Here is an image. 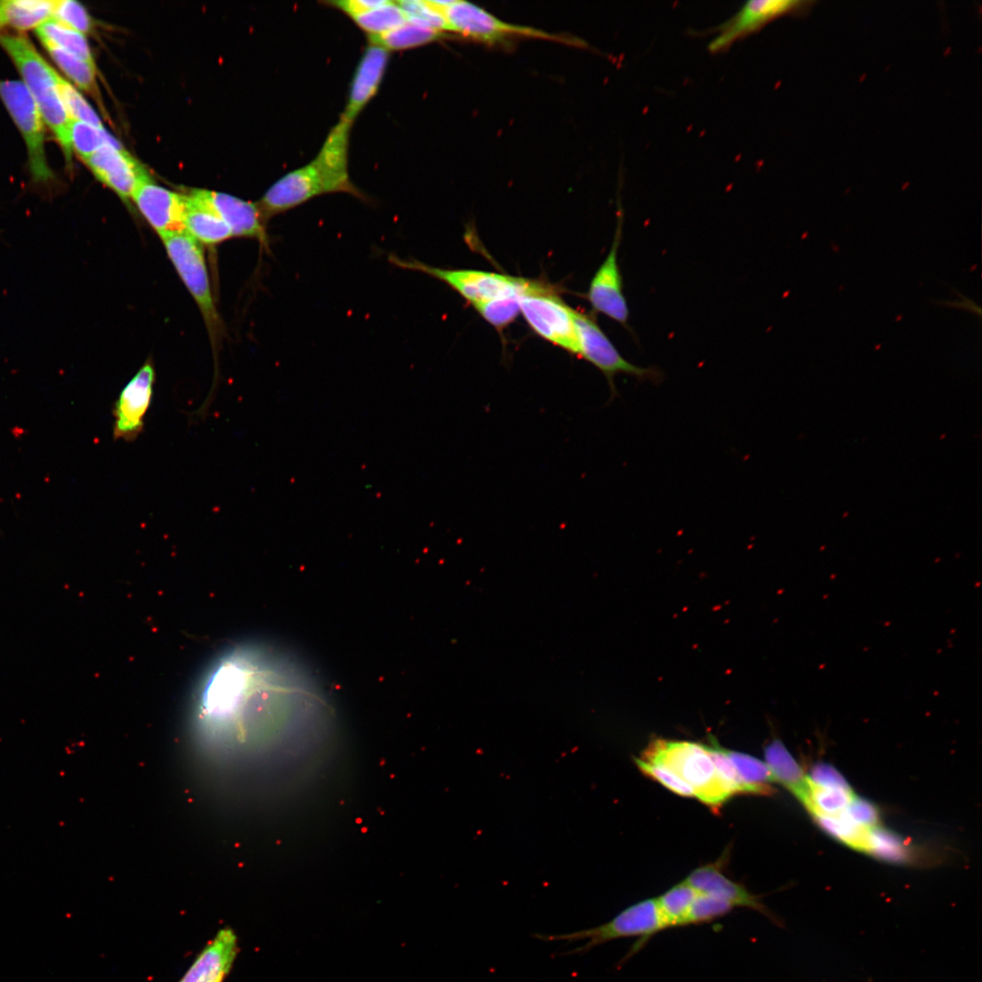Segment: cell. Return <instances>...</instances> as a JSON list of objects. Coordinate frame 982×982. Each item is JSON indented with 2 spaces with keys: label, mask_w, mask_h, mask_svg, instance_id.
Returning <instances> with one entry per match:
<instances>
[{
  "label": "cell",
  "mask_w": 982,
  "mask_h": 982,
  "mask_svg": "<svg viewBox=\"0 0 982 982\" xmlns=\"http://www.w3.org/2000/svg\"><path fill=\"white\" fill-rule=\"evenodd\" d=\"M325 688L296 656L261 642L219 654L194 696V728L205 745L240 749L329 719Z\"/></svg>",
  "instance_id": "6da1fadb"
},
{
  "label": "cell",
  "mask_w": 982,
  "mask_h": 982,
  "mask_svg": "<svg viewBox=\"0 0 982 982\" xmlns=\"http://www.w3.org/2000/svg\"><path fill=\"white\" fill-rule=\"evenodd\" d=\"M351 125L340 118L311 162L283 175L266 190L257 203L266 221L328 193L342 192L362 200L366 199L349 178L347 166Z\"/></svg>",
  "instance_id": "7a4b0ae2"
},
{
  "label": "cell",
  "mask_w": 982,
  "mask_h": 982,
  "mask_svg": "<svg viewBox=\"0 0 982 982\" xmlns=\"http://www.w3.org/2000/svg\"><path fill=\"white\" fill-rule=\"evenodd\" d=\"M0 46L15 65L45 124L59 143L66 162L71 164L73 152L68 133L71 119L59 95L58 73L23 33H0Z\"/></svg>",
  "instance_id": "3957f363"
},
{
  "label": "cell",
  "mask_w": 982,
  "mask_h": 982,
  "mask_svg": "<svg viewBox=\"0 0 982 982\" xmlns=\"http://www.w3.org/2000/svg\"><path fill=\"white\" fill-rule=\"evenodd\" d=\"M640 758L670 769L693 789L695 797L714 809L733 796L719 778L704 744L656 739Z\"/></svg>",
  "instance_id": "277c9868"
},
{
  "label": "cell",
  "mask_w": 982,
  "mask_h": 982,
  "mask_svg": "<svg viewBox=\"0 0 982 982\" xmlns=\"http://www.w3.org/2000/svg\"><path fill=\"white\" fill-rule=\"evenodd\" d=\"M666 929L656 898L639 901L622 910L611 920L599 926L561 935L536 934L535 937L544 941L576 942L586 940L585 944L563 952L561 955H582L593 947L606 942L631 937H640L625 959L636 953L647 939L656 933Z\"/></svg>",
  "instance_id": "5b68a950"
},
{
  "label": "cell",
  "mask_w": 982,
  "mask_h": 982,
  "mask_svg": "<svg viewBox=\"0 0 982 982\" xmlns=\"http://www.w3.org/2000/svg\"><path fill=\"white\" fill-rule=\"evenodd\" d=\"M520 313L539 336L579 356L574 309L548 284L529 280L519 295Z\"/></svg>",
  "instance_id": "8992f818"
},
{
  "label": "cell",
  "mask_w": 982,
  "mask_h": 982,
  "mask_svg": "<svg viewBox=\"0 0 982 982\" xmlns=\"http://www.w3.org/2000/svg\"><path fill=\"white\" fill-rule=\"evenodd\" d=\"M388 261L397 267L419 271L442 281L473 306L495 298L520 295L529 283L525 278L488 271L440 268L396 255H389Z\"/></svg>",
  "instance_id": "52a82bcc"
},
{
  "label": "cell",
  "mask_w": 982,
  "mask_h": 982,
  "mask_svg": "<svg viewBox=\"0 0 982 982\" xmlns=\"http://www.w3.org/2000/svg\"><path fill=\"white\" fill-rule=\"evenodd\" d=\"M579 356L596 366L606 378L611 399L618 396L615 386L617 375L633 376L640 382L658 385L664 373L656 366H639L626 359L598 326L596 318L574 309Z\"/></svg>",
  "instance_id": "ba28073f"
},
{
  "label": "cell",
  "mask_w": 982,
  "mask_h": 982,
  "mask_svg": "<svg viewBox=\"0 0 982 982\" xmlns=\"http://www.w3.org/2000/svg\"><path fill=\"white\" fill-rule=\"evenodd\" d=\"M0 98L25 144L33 181L51 183L55 175L45 154V124L30 93L21 81L0 80Z\"/></svg>",
  "instance_id": "9c48e42d"
},
{
  "label": "cell",
  "mask_w": 982,
  "mask_h": 982,
  "mask_svg": "<svg viewBox=\"0 0 982 982\" xmlns=\"http://www.w3.org/2000/svg\"><path fill=\"white\" fill-rule=\"evenodd\" d=\"M443 14L448 31L486 44L500 43L515 36L582 44L540 29L504 22L482 7L466 1H449Z\"/></svg>",
  "instance_id": "30bf717a"
},
{
  "label": "cell",
  "mask_w": 982,
  "mask_h": 982,
  "mask_svg": "<svg viewBox=\"0 0 982 982\" xmlns=\"http://www.w3.org/2000/svg\"><path fill=\"white\" fill-rule=\"evenodd\" d=\"M815 5L805 0H751L714 32L707 49L712 54L722 53L740 39L765 27L767 24L787 15H805Z\"/></svg>",
  "instance_id": "8fae6325"
},
{
  "label": "cell",
  "mask_w": 982,
  "mask_h": 982,
  "mask_svg": "<svg viewBox=\"0 0 982 982\" xmlns=\"http://www.w3.org/2000/svg\"><path fill=\"white\" fill-rule=\"evenodd\" d=\"M160 237L168 257L196 302L205 323L208 326L215 327L217 324V314L201 246L185 231L173 232Z\"/></svg>",
  "instance_id": "7c38bea8"
},
{
  "label": "cell",
  "mask_w": 982,
  "mask_h": 982,
  "mask_svg": "<svg viewBox=\"0 0 982 982\" xmlns=\"http://www.w3.org/2000/svg\"><path fill=\"white\" fill-rule=\"evenodd\" d=\"M616 218L611 248L590 282L587 298L595 312L606 316L632 332L628 325L629 309L623 293V278L618 264L623 228V213L620 205Z\"/></svg>",
  "instance_id": "4fadbf2b"
},
{
  "label": "cell",
  "mask_w": 982,
  "mask_h": 982,
  "mask_svg": "<svg viewBox=\"0 0 982 982\" xmlns=\"http://www.w3.org/2000/svg\"><path fill=\"white\" fill-rule=\"evenodd\" d=\"M155 373L152 363H145L120 391L113 406V436L130 442L144 429L150 407Z\"/></svg>",
  "instance_id": "5bb4252c"
},
{
  "label": "cell",
  "mask_w": 982,
  "mask_h": 982,
  "mask_svg": "<svg viewBox=\"0 0 982 982\" xmlns=\"http://www.w3.org/2000/svg\"><path fill=\"white\" fill-rule=\"evenodd\" d=\"M187 195L216 215L228 226L233 236L255 238L267 248L269 237L266 219L257 204L205 189L192 190Z\"/></svg>",
  "instance_id": "9a60e30c"
},
{
  "label": "cell",
  "mask_w": 982,
  "mask_h": 982,
  "mask_svg": "<svg viewBox=\"0 0 982 982\" xmlns=\"http://www.w3.org/2000/svg\"><path fill=\"white\" fill-rule=\"evenodd\" d=\"M132 199L160 236L184 231L185 195L156 185L148 175L138 185Z\"/></svg>",
  "instance_id": "2e32d148"
},
{
  "label": "cell",
  "mask_w": 982,
  "mask_h": 982,
  "mask_svg": "<svg viewBox=\"0 0 982 982\" xmlns=\"http://www.w3.org/2000/svg\"><path fill=\"white\" fill-rule=\"evenodd\" d=\"M95 177L127 200L148 176L145 168L119 144H106L85 160Z\"/></svg>",
  "instance_id": "e0dca14e"
},
{
  "label": "cell",
  "mask_w": 982,
  "mask_h": 982,
  "mask_svg": "<svg viewBox=\"0 0 982 982\" xmlns=\"http://www.w3.org/2000/svg\"><path fill=\"white\" fill-rule=\"evenodd\" d=\"M239 952L231 927H221L197 954L178 982H224Z\"/></svg>",
  "instance_id": "ac0fdd59"
},
{
  "label": "cell",
  "mask_w": 982,
  "mask_h": 982,
  "mask_svg": "<svg viewBox=\"0 0 982 982\" xmlns=\"http://www.w3.org/2000/svg\"><path fill=\"white\" fill-rule=\"evenodd\" d=\"M389 59V51L370 43L358 63L341 119L352 125L358 114L376 94Z\"/></svg>",
  "instance_id": "d6986e66"
},
{
  "label": "cell",
  "mask_w": 982,
  "mask_h": 982,
  "mask_svg": "<svg viewBox=\"0 0 982 982\" xmlns=\"http://www.w3.org/2000/svg\"><path fill=\"white\" fill-rule=\"evenodd\" d=\"M684 881L697 892L723 899L734 907L753 909L775 921V917L758 897L741 884L726 877L720 870L719 864L699 867L693 870Z\"/></svg>",
  "instance_id": "ffe728a7"
},
{
  "label": "cell",
  "mask_w": 982,
  "mask_h": 982,
  "mask_svg": "<svg viewBox=\"0 0 982 982\" xmlns=\"http://www.w3.org/2000/svg\"><path fill=\"white\" fill-rule=\"evenodd\" d=\"M54 0H0V31L36 29L53 17Z\"/></svg>",
  "instance_id": "44dd1931"
},
{
  "label": "cell",
  "mask_w": 982,
  "mask_h": 982,
  "mask_svg": "<svg viewBox=\"0 0 982 982\" xmlns=\"http://www.w3.org/2000/svg\"><path fill=\"white\" fill-rule=\"evenodd\" d=\"M186 196L184 231L197 242L215 245L233 236L228 226L214 213Z\"/></svg>",
  "instance_id": "7402d4cb"
},
{
  "label": "cell",
  "mask_w": 982,
  "mask_h": 982,
  "mask_svg": "<svg viewBox=\"0 0 982 982\" xmlns=\"http://www.w3.org/2000/svg\"><path fill=\"white\" fill-rule=\"evenodd\" d=\"M765 758L775 781L799 798L806 788L807 776L779 739H773L765 747Z\"/></svg>",
  "instance_id": "603a6c76"
},
{
  "label": "cell",
  "mask_w": 982,
  "mask_h": 982,
  "mask_svg": "<svg viewBox=\"0 0 982 982\" xmlns=\"http://www.w3.org/2000/svg\"><path fill=\"white\" fill-rule=\"evenodd\" d=\"M743 786L745 793L771 795L774 777L766 762L750 755L726 749Z\"/></svg>",
  "instance_id": "cb8c5ba5"
},
{
  "label": "cell",
  "mask_w": 982,
  "mask_h": 982,
  "mask_svg": "<svg viewBox=\"0 0 982 982\" xmlns=\"http://www.w3.org/2000/svg\"><path fill=\"white\" fill-rule=\"evenodd\" d=\"M445 35L433 28L406 20L402 25L379 35L369 36L370 43L387 51L405 50L435 42Z\"/></svg>",
  "instance_id": "d4e9b609"
},
{
  "label": "cell",
  "mask_w": 982,
  "mask_h": 982,
  "mask_svg": "<svg viewBox=\"0 0 982 982\" xmlns=\"http://www.w3.org/2000/svg\"><path fill=\"white\" fill-rule=\"evenodd\" d=\"M41 43L51 44L91 65L94 57L85 36L51 18L35 29Z\"/></svg>",
  "instance_id": "484cf974"
},
{
  "label": "cell",
  "mask_w": 982,
  "mask_h": 982,
  "mask_svg": "<svg viewBox=\"0 0 982 982\" xmlns=\"http://www.w3.org/2000/svg\"><path fill=\"white\" fill-rule=\"evenodd\" d=\"M43 46L74 84L83 91L100 100L95 79V65H91L51 44L42 43Z\"/></svg>",
  "instance_id": "4316f807"
},
{
  "label": "cell",
  "mask_w": 982,
  "mask_h": 982,
  "mask_svg": "<svg viewBox=\"0 0 982 982\" xmlns=\"http://www.w3.org/2000/svg\"><path fill=\"white\" fill-rule=\"evenodd\" d=\"M696 894V889L683 881L656 898L666 928L686 926V916Z\"/></svg>",
  "instance_id": "83f0119b"
},
{
  "label": "cell",
  "mask_w": 982,
  "mask_h": 982,
  "mask_svg": "<svg viewBox=\"0 0 982 982\" xmlns=\"http://www.w3.org/2000/svg\"><path fill=\"white\" fill-rule=\"evenodd\" d=\"M369 36L387 33L406 22L407 18L396 2L386 4L352 17Z\"/></svg>",
  "instance_id": "f1b7e54d"
},
{
  "label": "cell",
  "mask_w": 982,
  "mask_h": 982,
  "mask_svg": "<svg viewBox=\"0 0 982 982\" xmlns=\"http://www.w3.org/2000/svg\"><path fill=\"white\" fill-rule=\"evenodd\" d=\"M68 133L72 152L77 154L84 161L103 145L118 144L104 128L77 120H70Z\"/></svg>",
  "instance_id": "f546056e"
},
{
  "label": "cell",
  "mask_w": 982,
  "mask_h": 982,
  "mask_svg": "<svg viewBox=\"0 0 982 982\" xmlns=\"http://www.w3.org/2000/svg\"><path fill=\"white\" fill-rule=\"evenodd\" d=\"M58 90L63 105L71 120H77L98 128H104L102 121L83 95L60 75Z\"/></svg>",
  "instance_id": "4dcf8cb0"
},
{
  "label": "cell",
  "mask_w": 982,
  "mask_h": 982,
  "mask_svg": "<svg viewBox=\"0 0 982 982\" xmlns=\"http://www.w3.org/2000/svg\"><path fill=\"white\" fill-rule=\"evenodd\" d=\"M474 307L486 321L502 330L520 313L519 295L495 298Z\"/></svg>",
  "instance_id": "1f68e13d"
},
{
  "label": "cell",
  "mask_w": 982,
  "mask_h": 982,
  "mask_svg": "<svg viewBox=\"0 0 982 982\" xmlns=\"http://www.w3.org/2000/svg\"><path fill=\"white\" fill-rule=\"evenodd\" d=\"M734 907L718 897L697 892L686 919V926L704 924L724 917Z\"/></svg>",
  "instance_id": "d6a6232c"
},
{
  "label": "cell",
  "mask_w": 982,
  "mask_h": 982,
  "mask_svg": "<svg viewBox=\"0 0 982 982\" xmlns=\"http://www.w3.org/2000/svg\"><path fill=\"white\" fill-rule=\"evenodd\" d=\"M52 18L84 35L93 30L90 15L80 3L74 0L55 1Z\"/></svg>",
  "instance_id": "836d02e7"
},
{
  "label": "cell",
  "mask_w": 982,
  "mask_h": 982,
  "mask_svg": "<svg viewBox=\"0 0 982 982\" xmlns=\"http://www.w3.org/2000/svg\"><path fill=\"white\" fill-rule=\"evenodd\" d=\"M396 4L405 13L407 20L415 21L438 32L448 31L444 14L436 9L431 1L405 0Z\"/></svg>",
  "instance_id": "e575fe53"
},
{
  "label": "cell",
  "mask_w": 982,
  "mask_h": 982,
  "mask_svg": "<svg viewBox=\"0 0 982 982\" xmlns=\"http://www.w3.org/2000/svg\"><path fill=\"white\" fill-rule=\"evenodd\" d=\"M642 773L660 783L672 792L683 797H695L693 789L667 767L640 757L634 758Z\"/></svg>",
  "instance_id": "d590c367"
},
{
  "label": "cell",
  "mask_w": 982,
  "mask_h": 982,
  "mask_svg": "<svg viewBox=\"0 0 982 982\" xmlns=\"http://www.w3.org/2000/svg\"><path fill=\"white\" fill-rule=\"evenodd\" d=\"M706 746L719 778L731 794L745 793L744 786L726 753V748L721 747L713 739L710 745Z\"/></svg>",
  "instance_id": "8d00e7d4"
},
{
  "label": "cell",
  "mask_w": 982,
  "mask_h": 982,
  "mask_svg": "<svg viewBox=\"0 0 982 982\" xmlns=\"http://www.w3.org/2000/svg\"><path fill=\"white\" fill-rule=\"evenodd\" d=\"M844 812L850 820L861 827L867 828L877 827L878 819L877 809L866 800L854 797Z\"/></svg>",
  "instance_id": "74e56055"
},
{
  "label": "cell",
  "mask_w": 982,
  "mask_h": 982,
  "mask_svg": "<svg viewBox=\"0 0 982 982\" xmlns=\"http://www.w3.org/2000/svg\"><path fill=\"white\" fill-rule=\"evenodd\" d=\"M387 0H341L328 4L353 17L386 4Z\"/></svg>",
  "instance_id": "f35d334b"
}]
</instances>
